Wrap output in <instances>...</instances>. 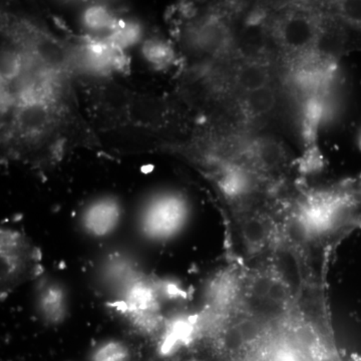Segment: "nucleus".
Wrapping results in <instances>:
<instances>
[{
    "label": "nucleus",
    "mask_w": 361,
    "mask_h": 361,
    "mask_svg": "<svg viewBox=\"0 0 361 361\" xmlns=\"http://www.w3.org/2000/svg\"><path fill=\"white\" fill-rule=\"evenodd\" d=\"M187 206L180 197L164 195L145 211L142 229L149 239L165 241L180 231L187 219Z\"/></svg>",
    "instance_id": "obj_1"
},
{
    "label": "nucleus",
    "mask_w": 361,
    "mask_h": 361,
    "mask_svg": "<svg viewBox=\"0 0 361 361\" xmlns=\"http://www.w3.org/2000/svg\"><path fill=\"white\" fill-rule=\"evenodd\" d=\"M120 208L115 201L103 199L92 204L84 216L85 230L94 237H104L116 229Z\"/></svg>",
    "instance_id": "obj_2"
},
{
    "label": "nucleus",
    "mask_w": 361,
    "mask_h": 361,
    "mask_svg": "<svg viewBox=\"0 0 361 361\" xmlns=\"http://www.w3.org/2000/svg\"><path fill=\"white\" fill-rule=\"evenodd\" d=\"M318 33V28L306 16H291L285 20L280 27L282 42L293 49H305L314 47Z\"/></svg>",
    "instance_id": "obj_3"
},
{
    "label": "nucleus",
    "mask_w": 361,
    "mask_h": 361,
    "mask_svg": "<svg viewBox=\"0 0 361 361\" xmlns=\"http://www.w3.org/2000/svg\"><path fill=\"white\" fill-rule=\"evenodd\" d=\"M250 155L256 165L264 171L274 170L285 160V152L281 145L271 140L256 142L250 149Z\"/></svg>",
    "instance_id": "obj_4"
},
{
    "label": "nucleus",
    "mask_w": 361,
    "mask_h": 361,
    "mask_svg": "<svg viewBox=\"0 0 361 361\" xmlns=\"http://www.w3.org/2000/svg\"><path fill=\"white\" fill-rule=\"evenodd\" d=\"M237 82L245 92H254L268 87L269 73L262 63L257 61H248L239 68Z\"/></svg>",
    "instance_id": "obj_5"
},
{
    "label": "nucleus",
    "mask_w": 361,
    "mask_h": 361,
    "mask_svg": "<svg viewBox=\"0 0 361 361\" xmlns=\"http://www.w3.org/2000/svg\"><path fill=\"white\" fill-rule=\"evenodd\" d=\"M275 102L276 99H275L274 92L269 87H266L254 92H246L242 103V109L246 116L258 118L269 113L274 106Z\"/></svg>",
    "instance_id": "obj_6"
},
{
    "label": "nucleus",
    "mask_w": 361,
    "mask_h": 361,
    "mask_svg": "<svg viewBox=\"0 0 361 361\" xmlns=\"http://www.w3.org/2000/svg\"><path fill=\"white\" fill-rule=\"evenodd\" d=\"M40 307L45 318L51 322H59L65 312V299L61 289L56 286L45 289L40 297Z\"/></svg>",
    "instance_id": "obj_7"
},
{
    "label": "nucleus",
    "mask_w": 361,
    "mask_h": 361,
    "mask_svg": "<svg viewBox=\"0 0 361 361\" xmlns=\"http://www.w3.org/2000/svg\"><path fill=\"white\" fill-rule=\"evenodd\" d=\"M129 353L122 343L116 341L104 342L96 349L92 361H128Z\"/></svg>",
    "instance_id": "obj_8"
},
{
    "label": "nucleus",
    "mask_w": 361,
    "mask_h": 361,
    "mask_svg": "<svg viewBox=\"0 0 361 361\" xmlns=\"http://www.w3.org/2000/svg\"><path fill=\"white\" fill-rule=\"evenodd\" d=\"M243 47H245V54L249 56L259 54V51L263 49V33L257 30L255 26L247 28L243 35Z\"/></svg>",
    "instance_id": "obj_9"
},
{
    "label": "nucleus",
    "mask_w": 361,
    "mask_h": 361,
    "mask_svg": "<svg viewBox=\"0 0 361 361\" xmlns=\"http://www.w3.org/2000/svg\"><path fill=\"white\" fill-rule=\"evenodd\" d=\"M341 13L345 20L361 25V2H344L341 6Z\"/></svg>",
    "instance_id": "obj_10"
},
{
    "label": "nucleus",
    "mask_w": 361,
    "mask_h": 361,
    "mask_svg": "<svg viewBox=\"0 0 361 361\" xmlns=\"http://www.w3.org/2000/svg\"><path fill=\"white\" fill-rule=\"evenodd\" d=\"M360 145H361V137H360Z\"/></svg>",
    "instance_id": "obj_11"
}]
</instances>
